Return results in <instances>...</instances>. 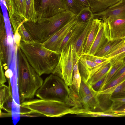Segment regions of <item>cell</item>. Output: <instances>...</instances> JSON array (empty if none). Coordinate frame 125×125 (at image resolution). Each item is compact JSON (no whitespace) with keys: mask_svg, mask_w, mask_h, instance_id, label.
Masks as SVG:
<instances>
[{"mask_svg":"<svg viewBox=\"0 0 125 125\" xmlns=\"http://www.w3.org/2000/svg\"><path fill=\"white\" fill-rule=\"evenodd\" d=\"M19 47L39 75L53 73L59 62L60 53L46 48L42 43L35 41L21 42Z\"/></svg>","mask_w":125,"mask_h":125,"instance_id":"1","label":"cell"},{"mask_svg":"<svg viewBox=\"0 0 125 125\" xmlns=\"http://www.w3.org/2000/svg\"><path fill=\"white\" fill-rule=\"evenodd\" d=\"M18 53V88L21 103L34 98L43 81L30 64L19 47Z\"/></svg>","mask_w":125,"mask_h":125,"instance_id":"2","label":"cell"},{"mask_svg":"<svg viewBox=\"0 0 125 125\" xmlns=\"http://www.w3.org/2000/svg\"><path fill=\"white\" fill-rule=\"evenodd\" d=\"M76 15L67 10L52 17L38 19L36 23L30 21L27 29L34 40L42 43Z\"/></svg>","mask_w":125,"mask_h":125,"instance_id":"3","label":"cell"},{"mask_svg":"<svg viewBox=\"0 0 125 125\" xmlns=\"http://www.w3.org/2000/svg\"><path fill=\"white\" fill-rule=\"evenodd\" d=\"M22 115L37 114L50 117H61L68 114H76V110L64 102L35 99L25 101L20 104Z\"/></svg>","mask_w":125,"mask_h":125,"instance_id":"4","label":"cell"},{"mask_svg":"<svg viewBox=\"0 0 125 125\" xmlns=\"http://www.w3.org/2000/svg\"><path fill=\"white\" fill-rule=\"evenodd\" d=\"M69 89L63 80L52 74L43 81L36 94L40 99L65 102L69 96Z\"/></svg>","mask_w":125,"mask_h":125,"instance_id":"5","label":"cell"},{"mask_svg":"<svg viewBox=\"0 0 125 125\" xmlns=\"http://www.w3.org/2000/svg\"><path fill=\"white\" fill-rule=\"evenodd\" d=\"M75 53L72 44L62 49L58 63L52 73L61 78L68 86L72 84Z\"/></svg>","mask_w":125,"mask_h":125,"instance_id":"6","label":"cell"},{"mask_svg":"<svg viewBox=\"0 0 125 125\" xmlns=\"http://www.w3.org/2000/svg\"><path fill=\"white\" fill-rule=\"evenodd\" d=\"M34 3L38 19L52 17L68 10L65 0H34Z\"/></svg>","mask_w":125,"mask_h":125,"instance_id":"7","label":"cell"},{"mask_svg":"<svg viewBox=\"0 0 125 125\" xmlns=\"http://www.w3.org/2000/svg\"><path fill=\"white\" fill-rule=\"evenodd\" d=\"M77 22V16L76 15L49 39L42 43L43 45L48 49L57 52L62 40L70 30Z\"/></svg>","mask_w":125,"mask_h":125,"instance_id":"8","label":"cell"},{"mask_svg":"<svg viewBox=\"0 0 125 125\" xmlns=\"http://www.w3.org/2000/svg\"><path fill=\"white\" fill-rule=\"evenodd\" d=\"M10 22L13 28L15 42L18 38L17 45L19 46L21 42H30L34 41L31 36L24 24V23L28 20L17 14L9 13Z\"/></svg>","mask_w":125,"mask_h":125,"instance_id":"9","label":"cell"},{"mask_svg":"<svg viewBox=\"0 0 125 125\" xmlns=\"http://www.w3.org/2000/svg\"><path fill=\"white\" fill-rule=\"evenodd\" d=\"M106 22V36L108 41L125 38V19L108 17Z\"/></svg>","mask_w":125,"mask_h":125,"instance_id":"10","label":"cell"},{"mask_svg":"<svg viewBox=\"0 0 125 125\" xmlns=\"http://www.w3.org/2000/svg\"><path fill=\"white\" fill-rule=\"evenodd\" d=\"M94 18L105 21L109 17L115 19H125V0L118 2L101 12L94 13Z\"/></svg>","mask_w":125,"mask_h":125,"instance_id":"11","label":"cell"},{"mask_svg":"<svg viewBox=\"0 0 125 125\" xmlns=\"http://www.w3.org/2000/svg\"><path fill=\"white\" fill-rule=\"evenodd\" d=\"M0 15V60L2 62L3 66L8 69L9 62L7 34L4 17L1 12Z\"/></svg>","mask_w":125,"mask_h":125,"instance_id":"12","label":"cell"},{"mask_svg":"<svg viewBox=\"0 0 125 125\" xmlns=\"http://www.w3.org/2000/svg\"><path fill=\"white\" fill-rule=\"evenodd\" d=\"M87 22H77L71 28L61 43L57 52L60 53L62 49L70 44H73L85 27Z\"/></svg>","mask_w":125,"mask_h":125,"instance_id":"13","label":"cell"},{"mask_svg":"<svg viewBox=\"0 0 125 125\" xmlns=\"http://www.w3.org/2000/svg\"><path fill=\"white\" fill-rule=\"evenodd\" d=\"M106 21L102 20L96 37L88 54L94 55L107 40L106 34Z\"/></svg>","mask_w":125,"mask_h":125,"instance_id":"14","label":"cell"},{"mask_svg":"<svg viewBox=\"0 0 125 125\" xmlns=\"http://www.w3.org/2000/svg\"><path fill=\"white\" fill-rule=\"evenodd\" d=\"M102 21V20L101 19H93L91 28L83 46L82 55L88 53L96 37Z\"/></svg>","mask_w":125,"mask_h":125,"instance_id":"15","label":"cell"},{"mask_svg":"<svg viewBox=\"0 0 125 125\" xmlns=\"http://www.w3.org/2000/svg\"><path fill=\"white\" fill-rule=\"evenodd\" d=\"M93 19L87 22L85 27L73 44L75 52L79 56L81 57L82 54L83 46L91 28Z\"/></svg>","mask_w":125,"mask_h":125,"instance_id":"16","label":"cell"},{"mask_svg":"<svg viewBox=\"0 0 125 125\" xmlns=\"http://www.w3.org/2000/svg\"><path fill=\"white\" fill-rule=\"evenodd\" d=\"M124 41V39H119L112 41H108L107 40L94 55L104 57L117 49Z\"/></svg>","mask_w":125,"mask_h":125,"instance_id":"17","label":"cell"},{"mask_svg":"<svg viewBox=\"0 0 125 125\" xmlns=\"http://www.w3.org/2000/svg\"><path fill=\"white\" fill-rule=\"evenodd\" d=\"M90 8L93 14L103 12L120 0H89Z\"/></svg>","mask_w":125,"mask_h":125,"instance_id":"18","label":"cell"},{"mask_svg":"<svg viewBox=\"0 0 125 125\" xmlns=\"http://www.w3.org/2000/svg\"><path fill=\"white\" fill-rule=\"evenodd\" d=\"M9 85L4 84L0 85V105L11 103L13 101V96L11 87L10 79H8Z\"/></svg>","mask_w":125,"mask_h":125,"instance_id":"19","label":"cell"},{"mask_svg":"<svg viewBox=\"0 0 125 125\" xmlns=\"http://www.w3.org/2000/svg\"><path fill=\"white\" fill-rule=\"evenodd\" d=\"M92 61L80 57L79 62V69L81 79L86 82L90 78L91 72Z\"/></svg>","mask_w":125,"mask_h":125,"instance_id":"20","label":"cell"},{"mask_svg":"<svg viewBox=\"0 0 125 125\" xmlns=\"http://www.w3.org/2000/svg\"><path fill=\"white\" fill-rule=\"evenodd\" d=\"M104 57L109 60L112 66L122 61L125 57V41L117 49Z\"/></svg>","mask_w":125,"mask_h":125,"instance_id":"21","label":"cell"},{"mask_svg":"<svg viewBox=\"0 0 125 125\" xmlns=\"http://www.w3.org/2000/svg\"><path fill=\"white\" fill-rule=\"evenodd\" d=\"M83 109L86 110L94 111L99 108V104L96 92L92 93L82 98Z\"/></svg>","mask_w":125,"mask_h":125,"instance_id":"22","label":"cell"},{"mask_svg":"<svg viewBox=\"0 0 125 125\" xmlns=\"http://www.w3.org/2000/svg\"><path fill=\"white\" fill-rule=\"evenodd\" d=\"M25 18L33 22H36L38 17L35 8L34 0H25Z\"/></svg>","mask_w":125,"mask_h":125,"instance_id":"23","label":"cell"},{"mask_svg":"<svg viewBox=\"0 0 125 125\" xmlns=\"http://www.w3.org/2000/svg\"><path fill=\"white\" fill-rule=\"evenodd\" d=\"M10 0L12 10L11 12L25 18V0Z\"/></svg>","mask_w":125,"mask_h":125,"instance_id":"24","label":"cell"},{"mask_svg":"<svg viewBox=\"0 0 125 125\" xmlns=\"http://www.w3.org/2000/svg\"><path fill=\"white\" fill-rule=\"evenodd\" d=\"M112 67L110 61L93 75L87 81L92 86L106 75Z\"/></svg>","mask_w":125,"mask_h":125,"instance_id":"25","label":"cell"},{"mask_svg":"<svg viewBox=\"0 0 125 125\" xmlns=\"http://www.w3.org/2000/svg\"><path fill=\"white\" fill-rule=\"evenodd\" d=\"M93 13L90 7L83 8L77 16V22H86L94 18Z\"/></svg>","mask_w":125,"mask_h":125,"instance_id":"26","label":"cell"},{"mask_svg":"<svg viewBox=\"0 0 125 125\" xmlns=\"http://www.w3.org/2000/svg\"><path fill=\"white\" fill-rule=\"evenodd\" d=\"M122 61L119 62L112 66L107 73L105 79L98 92L101 91L109 83L111 78L123 64Z\"/></svg>","mask_w":125,"mask_h":125,"instance_id":"27","label":"cell"},{"mask_svg":"<svg viewBox=\"0 0 125 125\" xmlns=\"http://www.w3.org/2000/svg\"><path fill=\"white\" fill-rule=\"evenodd\" d=\"M95 92H96L93 90L92 86L88 82H86L81 79L79 90V94L82 98Z\"/></svg>","mask_w":125,"mask_h":125,"instance_id":"28","label":"cell"},{"mask_svg":"<svg viewBox=\"0 0 125 125\" xmlns=\"http://www.w3.org/2000/svg\"><path fill=\"white\" fill-rule=\"evenodd\" d=\"M69 96L76 103L78 108L83 109L82 98L72 85L69 86Z\"/></svg>","mask_w":125,"mask_h":125,"instance_id":"29","label":"cell"},{"mask_svg":"<svg viewBox=\"0 0 125 125\" xmlns=\"http://www.w3.org/2000/svg\"><path fill=\"white\" fill-rule=\"evenodd\" d=\"M69 10L73 12L76 15H78L83 8L79 4L77 0H65Z\"/></svg>","mask_w":125,"mask_h":125,"instance_id":"30","label":"cell"},{"mask_svg":"<svg viewBox=\"0 0 125 125\" xmlns=\"http://www.w3.org/2000/svg\"><path fill=\"white\" fill-rule=\"evenodd\" d=\"M110 99L112 101V103L110 109L107 112H111L115 110L125 104V97L121 98L111 97Z\"/></svg>","mask_w":125,"mask_h":125,"instance_id":"31","label":"cell"},{"mask_svg":"<svg viewBox=\"0 0 125 125\" xmlns=\"http://www.w3.org/2000/svg\"><path fill=\"white\" fill-rule=\"evenodd\" d=\"M114 88H115L111 97L120 98L121 95H125V80Z\"/></svg>","mask_w":125,"mask_h":125,"instance_id":"32","label":"cell"},{"mask_svg":"<svg viewBox=\"0 0 125 125\" xmlns=\"http://www.w3.org/2000/svg\"><path fill=\"white\" fill-rule=\"evenodd\" d=\"M72 85L79 94V90L81 80V78L79 71L73 73Z\"/></svg>","mask_w":125,"mask_h":125,"instance_id":"33","label":"cell"},{"mask_svg":"<svg viewBox=\"0 0 125 125\" xmlns=\"http://www.w3.org/2000/svg\"><path fill=\"white\" fill-rule=\"evenodd\" d=\"M81 57L97 63H102L109 60L107 59L104 57L88 54L82 55Z\"/></svg>","mask_w":125,"mask_h":125,"instance_id":"34","label":"cell"},{"mask_svg":"<svg viewBox=\"0 0 125 125\" xmlns=\"http://www.w3.org/2000/svg\"><path fill=\"white\" fill-rule=\"evenodd\" d=\"M125 72V62L123 63L116 73L113 76L110 82L115 79Z\"/></svg>","mask_w":125,"mask_h":125,"instance_id":"35","label":"cell"},{"mask_svg":"<svg viewBox=\"0 0 125 125\" xmlns=\"http://www.w3.org/2000/svg\"><path fill=\"white\" fill-rule=\"evenodd\" d=\"M3 67L2 62L0 60V85L4 84L7 81L4 74Z\"/></svg>","mask_w":125,"mask_h":125,"instance_id":"36","label":"cell"},{"mask_svg":"<svg viewBox=\"0 0 125 125\" xmlns=\"http://www.w3.org/2000/svg\"><path fill=\"white\" fill-rule=\"evenodd\" d=\"M107 74L92 86L93 90L94 92H99L101 85L105 79Z\"/></svg>","mask_w":125,"mask_h":125,"instance_id":"37","label":"cell"},{"mask_svg":"<svg viewBox=\"0 0 125 125\" xmlns=\"http://www.w3.org/2000/svg\"><path fill=\"white\" fill-rule=\"evenodd\" d=\"M111 112L116 113L122 116L121 115L125 114V104L120 106L116 110Z\"/></svg>","mask_w":125,"mask_h":125,"instance_id":"38","label":"cell"},{"mask_svg":"<svg viewBox=\"0 0 125 125\" xmlns=\"http://www.w3.org/2000/svg\"><path fill=\"white\" fill-rule=\"evenodd\" d=\"M80 5L82 8L90 7L89 0H77Z\"/></svg>","mask_w":125,"mask_h":125,"instance_id":"39","label":"cell"},{"mask_svg":"<svg viewBox=\"0 0 125 125\" xmlns=\"http://www.w3.org/2000/svg\"><path fill=\"white\" fill-rule=\"evenodd\" d=\"M5 2L6 7L9 12H11V8L10 4V0H4Z\"/></svg>","mask_w":125,"mask_h":125,"instance_id":"40","label":"cell"},{"mask_svg":"<svg viewBox=\"0 0 125 125\" xmlns=\"http://www.w3.org/2000/svg\"><path fill=\"white\" fill-rule=\"evenodd\" d=\"M122 61L123 62V63L125 62V57L123 59Z\"/></svg>","mask_w":125,"mask_h":125,"instance_id":"41","label":"cell"},{"mask_svg":"<svg viewBox=\"0 0 125 125\" xmlns=\"http://www.w3.org/2000/svg\"><path fill=\"white\" fill-rule=\"evenodd\" d=\"M122 116H125V114H123L121 115Z\"/></svg>","mask_w":125,"mask_h":125,"instance_id":"42","label":"cell"},{"mask_svg":"<svg viewBox=\"0 0 125 125\" xmlns=\"http://www.w3.org/2000/svg\"><path fill=\"white\" fill-rule=\"evenodd\" d=\"M124 39V40L125 41V38Z\"/></svg>","mask_w":125,"mask_h":125,"instance_id":"43","label":"cell"},{"mask_svg":"<svg viewBox=\"0 0 125 125\" xmlns=\"http://www.w3.org/2000/svg\"><path fill=\"white\" fill-rule=\"evenodd\" d=\"M124 91L125 92V89Z\"/></svg>","mask_w":125,"mask_h":125,"instance_id":"44","label":"cell"}]
</instances>
